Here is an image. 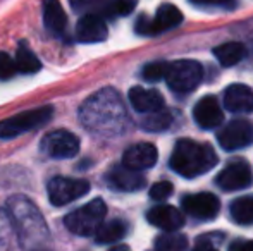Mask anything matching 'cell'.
Wrapping results in <instances>:
<instances>
[{
    "label": "cell",
    "instance_id": "15",
    "mask_svg": "<svg viewBox=\"0 0 253 251\" xmlns=\"http://www.w3.org/2000/svg\"><path fill=\"white\" fill-rule=\"evenodd\" d=\"M147 220L166 232H176L184 225V217L179 208L172 205H159L148 210Z\"/></svg>",
    "mask_w": 253,
    "mask_h": 251
},
{
    "label": "cell",
    "instance_id": "27",
    "mask_svg": "<svg viewBox=\"0 0 253 251\" xmlns=\"http://www.w3.org/2000/svg\"><path fill=\"white\" fill-rule=\"evenodd\" d=\"M167 71H169V64L167 62H150L143 67L141 74H143L145 81H150V83H155V81L166 79Z\"/></svg>",
    "mask_w": 253,
    "mask_h": 251
},
{
    "label": "cell",
    "instance_id": "9",
    "mask_svg": "<svg viewBox=\"0 0 253 251\" xmlns=\"http://www.w3.org/2000/svg\"><path fill=\"white\" fill-rule=\"evenodd\" d=\"M48 198L55 207H62L78 198L84 196L90 191V182L83 179H71L57 176L48 181Z\"/></svg>",
    "mask_w": 253,
    "mask_h": 251
},
{
    "label": "cell",
    "instance_id": "6",
    "mask_svg": "<svg viewBox=\"0 0 253 251\" xmlns=\"http://www.w3.org/2000/svg\"><path fill=\"white\" fill-rule=\"evenodd\" d=\"M203 79V67L197 61H176L169 64L166 81L174 93H191Z\"/></svg>",
    "mask_w": 253,
    "mask_h": 251
},
{
    "label": "cell",
    "instance_id": "31",
    "mask_svg": "<svg viewBox=\"0 0 253 251\" xmlns=\"http://www.w3.org/2000/svg\"><path fill=\"white\" fill-rule=\"evenodd\" d=\"M12 231H14V227H12L10 218H7V215L0 210V248H3V246L9 243V236Z\"/></svg>",
    "mask_w": 253,
    "mask_h": 251
},
{
    "label": "cell",
    "instance_id": "33",
    "mask_svg": "<svg viewBox=\"0 0 253 251\" xmlns=\"http://www.w3.org/2000/svg\"><path fill=\"white\" fill-rule=\"evenodd\" d=\"M197 5H207V7H233L234 0H191Z\"/></svg>",
    "mask_w": 253,
    "mask_h": 251
},
{
    "label": "cell",
    "instance_id": "28",
    "mask_svg": "<svg viewBox=\"0 0 253 251\" xmlns=\"http://www.w3.org/2000/svg\"><path fill=\"white\" fill-rule=\"evenodd\" d=\"M134 7H136V0H114L107 7V12L110 16H127L133 12Z\"/></svg>",
    "mask_w": 253,
    "mask_h": 251
},
{
    "label": "cell",
    "instance_id": "17",
    "mask_svg": "<svg viewBox=\"0 0 253 251\" xmlns=\"http://www.w3.org/2000/svg\"><path fill=\"white\" fill-rule=\"evenodd\" d=\"M193 117L202 129H213L224 121V112L215 97H203L193 108Z\"/></svg>",
    "mask_w": 253,
    "mask_h": 251
},
{
    "label": "cell",
    "instance_id": "30",
    "mask_svg": "<svg viewBox=\"0 0 253 251\" xmlns=\"http://www.w3.org/2000/svg\"><path fill=\"white\" fill-rule=\"evenodd\" d=\"M172 191H174V186L170 184L169 181H160V182H157V184L152 186L150 198L155 201H164L172 194Z\"/></svg>",
    "mask_w": 253,
    "mask_h": 251
},
{
    "label": "cell",
    "instance_id": "4",
    "mask_svg": "<svg viewBox=\"0 0 253 251\" xmlns=\"http://www.w3.org/2000/svg\"><path fill=\"white\" fill-rule=\"evenodd\" d=\"M105 215H107V205L103 203V200L97 198V200L86 203L84 207L78 208V210L71 212L69 215H66L64 224L76 236H95L98 227L103 224Z\"/></svg>",
    "mask_w": 253,
    "mask_h": 251
},
{
    "label": "cell",
    "instance_id": "16",
    "mask_svg": "<svg viewBox=\"0 0 253 251\" xmlns=\"http://www.w3.org/2000/svg\"><path fill=\"white\" fill-rule=\"evenodd\" d=\"M109 36L107 24L102 16L90 12L80 19L76 26V38L81 43H98Z\"/></svg>",
    "mask_w": 253,
    "mask_h": 251
},
{
    "label": "cell",
    "instance_id": "2",
    "mask_svg": "<svg viewBox=\"0 0 253 251\" xmlns=\"http://www.w3.org/2000/svg\"><path fill=\"white\" fill-rule=\"evenodd\" d=\"M7 215L21 245L35 246L33 251H42L40 245L48 241V227L33 201L24 196H12L7 200Z\"/></svg>",
    "mask_w": 253,
    "mask_h": 251
},
{
    "label": "cell",
    "instance_id": "20",
    "mask_svg": "<svg viewBox=\"0 0 253 251\" xmlns=\"http://www.w3.org/2000/svg\"><path fill=\"white\" fill-rule=\"evenodd\" d=\"M43 23L52 35L55 36L64 35L67 26V17L59 0H43Z\"/></svg>",
    "mask_w": 253,
    "mask_h": 251
},
{
    "label": "cell",
    "instance_id": "10",
    "mask_svg": "<svg viewBox=\"0 0 253 251\" xmlns=\"http://www.w3.org/2000/svg\"><path fill=\"white\" fill-rule=\"evenodd\" d=\"M219 144L227 151L241 150L253 143V124L243 119L231 121L227 126H224L217 134Z\"/></svg>",
    "mask_w": 253,
    "mask_h": 251
},
{
    "label": "cell",
    "instance_id": "12",
    "mask_svg": "<svg viewBox=\"0 0 253 251\" xmlns=\"http://www.w3.org/2000/svg\"><path fill=\"white\" fill-rule=\"evenodd\" d=\"M181 207L188 215L198 220H210V218H215L220 212V201L215 194L198 193L184 196L181 200Z\"/></svg>",
    "mask_w": 253,
    "mask_h": 251
},
{
    "label": "cell",
    "instance_id": "8",
    "mask_svg": "<svg viewBox=\"0 0 253 251\" xmlns=\"http://www.w3.org/2000/svg\"><path fill=\"white\" fill-rule=\"evenodd\" d=\"M40 151L45 157L57 158H73L80 151V140L76 134L69 133L66 129H57L45 134L40 143Z\"/></svg>",
    "mask_w": 253,
    "mask_h": 251
},
{
    "label": "cell",
    "instance_id": "5",
    "mask_svg": "<svg viewBox=\"0 0 253 251\" xmlns=\"http://www.w3.org/2000/svg\"><path fill=\"white\" fill-rule=\"evenodd\" d=\"M52 115L53 107L45 105V107L21 112V114L12 115V117L5 119V121H0V140H10V138H16L23 133H28V131L42 127L50 121Z\"/></svg>",
    "mask_w": 253,
    "mask_h": 251
},
{
    "label": "cell",
    "instance_id": "36",
    "mask_svg": "<svg viewBox=\"0 0 253 251\" xmlns=\"http://www.w3.org/2000/svg\"><path fill=\"white\" fill-rule=\"evenodd\" d=\"M110 251H129L126 248V246H119V248H114V250H110Z\"/></svg>",
    "mask_w": 253,
    "mask_h": 251
},
{
    "label": "cell",
    "instance_id": "21",
    "mask_svg": "<svg viewBox=\"0 0 253 251\" xmlns=\"http://www.w3.org/2000/svg\"><path fill=\"white\" fill-rule=\"evenodd\" d=\"M213 55H215L220 66L231 67L243 61L245 55H247V48H245L243 43H238V41H227V43H222L213 48Z\"/></svg>",
    "mask_w": 253,
    "mask_h": 251
},
{
    "label": "cell",
    "instance_id": "26",
    "mask_svg": "<svg viewBox=\"0 0 253 251\" xmlns=\"http://www.w3.org/2000/svg\"><path fill=\"white\" fill-rule=\"evenodd\" d=\"M186 236L176 234V232H166L159 236L155 241V251H186Z\"/></svg>",
    "mask_w": 253,
    "mask_h": 251
},
{
    "label": "cell",
    "instance_id": "11",
    "mask_svg": "<svg viewBox=\"0 0 253 251\" xmlns=\"http://www.w3.org/2000/svg\"><path fill=\"white\" fill-rule=\"evenodd\" d=\"M217 186L224 191H240L247 189L253 182L252 169L247 162L243 160H234L227 164L222 171L219 172L215 179Z\"/></svg>",
    "mask_w": 253,
    "mask_h": 251
},
{
    "label": "cell",
    "instance_id": "18",
    "mask_svg": "<svg viewBox=\"0 0 253 251\" xmlns=\"http://www.w3.org/2000/svg\"><path fill=\"white\" fill-rule=\"evenodd\" d=\"M129 104L140 114H152V112H159L166 107L162 95L159 91L147 90L141 86H134L129 90Z\"/></svg>",
    "mask_w": 253,
    "mask_h": 251
},
{
    "label": "cell",
    "instance_id": "3",
    "mask_svg": "<svg viewBox=\"0 0 253 251\" xmlns=\"http://www.w3.org/2000/svg\"><path fill=\"white\" fill-rule=\"evenodd\" d=\"M215 151L210 144L197 143L193 140H179L170 155V167L176 174L193 179L207 174L217 165Z\"/></svg>",
    "mask_w": 253,
    "mask_h": 251
},
{
    "label": "cell",
    "instance_id": "14",
    "mask_svg": "<svg viewBox=\"0 0 253 251\" xmlns=\"http://www.w3.org/2000/svg\"><path fill=\"white\" fill-rule=\"evenodd\" d=\"M224 108L233 114H252L253 90L247 84H231L224 91Z\"/></svg>",
    "mask_w": 253,
    "mask_h": 251
},
{
    "label": "cell",
    "instance_id": "7",
    "mask_svg": "<svg viewBox=\"0 0 253 251\" xmlns=\"http://www.w3.org/2000/svg\"><path fill=\"white\" fill-rule=\"evenodd\" d=\"M181 23H183V12L172 3H162L157 9L155 17L150 19L147 16H141L134 24V30L143 36H153V35L172 30V28L179 26Z\"/></svg>",
    "mask_w": 253,
    "mask_h": 251
},
{
    "label": "cell",
    "instance_id": "13",
    "mask_svg": "<svg viewBox=\"0 0 253 251\" xmlns=\"http://www.w3.org/2000/svg\"><path fill=\"white\" fill-rule=\"evenodd\" d=\"M159 153L152 143H136L129 146L123 155V165L133 171H147L155 165Z\"/></svg>",
    "mask_w": 253,
    "mask_h": 251
},
{
    "label": "cell",
    "instance_id": "29",
    "mask_svg": "<svg viewBox=\"0 0 253 251\" xmlns=\"http://www.w3.org/2000/svg\"><path fill=\"white\" fill-rule=\"evenodd\" d=\"M17 72L16 59L0 52V79H10Z\"/></svg>",
    "mask_w": 253,
    "mask_h": 251
},
{
    "label": "cell",
    "instance_id": "1",
    "mask_svg": "<svg viewBox=\"0 0 253 251\" xmlns=\"http://www.w3.org/2000/svg\"><path fill=\"white\" fill-rule=\"evenodd\" d=\"M80 119L90 133L100 138L119 136L129 127L126 107L121 95L112 88H103L84 100L80 108Z\"/></svg>",
    "mask_w": 253,
    "mask_h": 251
},
{
    "label": "cell",
    "instance_id": "35",
    "mask_svg": "<svg viewBox=\"0 0 253 251\" xmlns=\"http://www.w3.org/2000/svg\"><path fill=\"white\" fill-rule=\"evenodd\" d=\"M193 251H219V250H217L210 241H207L205 238H202L200 241L197 243V246H195Z\"/></svg>",
    "mask_w": 253,
    "mask_h": 251
},
{
    "label": "cell",
    "instance_id": "34",
    "mask_svg": "<svg viewBox=\"0 0 253 251\" xmlns=\"http://www.w3.org/2000/svg\"><path fill=\"white\" fill-rule=\"evenodd\" d=\"M229 251H253V241H250V239H238L229 246Z\"/></svg>",
    "mask_w": 253,
    "mask_h": 251
},
{
    "label": "cell",
    "instance_id": "32",
    "mask_svg": "<svg viewBox=\"0 0 253 251\" xmlns=\"http://www.w3.org/2000/svg\"><path fill=\"white\" fill-rule=\"evenodd\" d=\"M69 2L74 10H88L93 9V7H98L103 0H69Z\"/></svg>",
    "mask_w": 253,
    "mask_h": 251
},
{
    "label": "cell",
    "instance_id": "19",
    "mask_svg": "<svg viewBox=\"0 0 253 251\" xmlns=\"http://www.w3.org/2000/svg\"><path fill=\"white\" fill-rule=\"evenodd\" d=\"M107 181L112 188L119 191H138L145 186V178L138 171L127 169L126 165H117L107 174Z\"/></svg>",
    "mask_w": 253,
    "mask_h": 251
},
{
    "label": "cell",
    "instance_id": "23",
    "mask_svg": "<svg viewBox=\"0 0 253 251\" xmlns=\"http://www.w3.org/2000/svg\"><path fill=\"white\" fill-rule=\"evenodd\" d=\"M231 217L236 224H253V196H241L231 203Z\"/></svg>",
    "mask_w": 253,
    "mask_h": 251
},
{
    "label": "cell",
    "instance_id": "22",
    "mask_svg": "<svg viewBox=\"0 0 253 251\" xmlns=\"http://www.w3.org/2000/svg\"><path fill=\"white\" fill-rule=\"evenodd\" d=\"M127 232V227L123 220L116 218V220L110 222H103V224L98 227L97 234H95V239H97L98 245H110V243H116L119 239H123Z\"/></svg>",
    "mask_w": 253,
    "mask_h": 251
},
{
    "label": "cell",
    "instance_id": "25",
    "mask_svg": "<svg viewBox=\"0 0 253 251\" xmlns=\"http://www.w3.org/2000/svg\"><path fill=\"white\" fill-rule=\"evenodd\" d=\"M170 124H172V115L167 110H159V112H152V114H147V117L141 121V126H143L145 131L148 133H162V131L169 129Z\"/></svg>",
    "mask_w": 253,
    "mask_h": 251
},
{
    "label": "cell",
    "instance_id": "24",
    "mask_svg": "<svg viewBox=\"0 0 253 251\" xmlns=\"http://www.w3.org/2000/svg\"><path fill=\"white\" fill-rule=\"evenodd\" d=\"M16 64H17V71H19V72H26V74L37 72L42 67V62L38 61V57L24 43H21L19 47H17Z\"/></svg>",
    "mask_w": 253,
    "mask_h": 251
}]
</instances>
